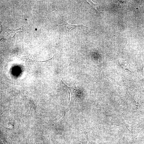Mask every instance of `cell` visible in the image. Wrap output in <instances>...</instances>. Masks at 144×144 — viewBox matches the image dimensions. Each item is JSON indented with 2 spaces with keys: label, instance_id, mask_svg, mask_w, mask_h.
<instances>
[{
  "label": "cell",
  "instance_id": "6da1fadb",
  "mask_svg": "<svg viewBox=\"0 0 144 144\" xmlns=\"http://www.w3.org/2000/svg\"><path fill=\"white\" fill-rule=\"evenodd\" d=\"M64 24L66 26V27L67 28L69 29V33L74 28L78 26L83 27L86 28H87V27L84 26L82 25H79L76 24H69L66 22L65 21H63Z\"/></svg>",
  "mask_w": 144,
  "mask_h": 144
},
{
  "label": "cell",
  "instance_id": "7a4b0ae2",
  "mask_svg": "<svg viewBox=\"0 0 144 144\" xmlns=\"http://www.w3.org/2000/svg\"><path fill=\"white\" fill-rule=\"evenodd\" d=\"M86 1L88 3H89L90 5L91 6L94 8L96 10H97V11H98V10L97 9L96 5H97V4L95 3H94L93 2L92 0H86Z\"/></svg>",
  "mask_w": 144,
  "mask_h": 144
},
{
  "label": "cell",
  "instance_id": "3957f363",
  "mask_svg": "<svg viewBox=\"0 0 144 144\" xmlns=\"http://www.w3.org/2000/svg\"><path fill=\"white\" fill-rule=\"evenodd\" d=\"M52 5H53V9L54 10H57V9H56V5L55 4V2H54L52 4H51Z\"/></svg>",
  "mask_w": 144,
  "mask_h": 144
}]
</instances>
